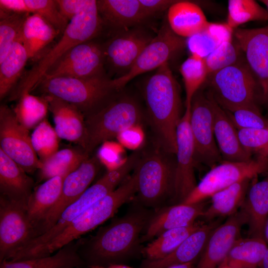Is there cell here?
<instances>
[{"label":"cell","instance_id":"1","mask_svg":"<svg viewBox=\"0 0 268 268\" xmlns=\"http://www.w3.org/2000/svg\"><path fill=\"white\" fill-rule=\"evenodd\" d=\"M143 95L148 120L156 144L175 154L176 131L181 116V101L178 83L166 63L145 81Z\"/></svg>","mask_w":268,"mask_h":268},{"label":"cell","instance_id":"2","mask_svg":"<svg viewBox=\"0 0 268 268\" xmlns=\"http://www.w3.org/2000/svg\"><path fill=\"white\" fill-rule=\"evenodd\" d=\"M104 31L97 0H89L83 10L69 22L58 42L23 74L9 94V100H17L23 94L31 93L51 67L71 48L100 37Z\"/></svg>","mask_w":268,"mask_h":268},{"label":"cell","instance_id":"3","mask_svg":"<svg viewBox=\"0 0 268 268\" xmlns=\"http://www.w3.org/2000/svg\"><path fill=\"white\" fill-rule=\"evenodd\" d=\"M34 90H38L42 95L54 96L73 105L85 119L102 110L119 91L113 78L108 75L90 78L58 77L43 79Z\"/></svg>","mask_w":268,"mask_h":268},{"label":"cell","instance_id":"4","mask_svg":"<svg viewBox=\"0 0 268 268\" xmlns=\"http://www.w3.org/2000/svg\"><path fill=\"white\" fill-rule=\"evenodd\" d=\"M144 118L143 111L135 99L118 94L102 110L85 119L84 151L90 155L99 145L116 138L125 129L142 125Z\"/></svg>","mask_w":268,"mask_h":268},{"label":"cell","instance_id":"5","mask_svg":"<svg viewBox=\"0 0 268 268\" xmlns=\"http://www.w3.org/2000/svg\"><path fill=\"white\" fill-rule=\"evenodd\" d=\"M175 154L154 143L150 150L142 152L135 168L137 193L145 204L155 206L174 193Z\"/></svg>","mask_w":268,"mask_h":268},{"label":"cell","instance_id":"6","mask_svg":"<svg viewBox=\"0 0 268 268\" xmlns=\"http://www.w3.org/2000/svg\"><path fill=\"white\" fill-rule=\"evenodd\" d=\"M134 167V162L131 159H128L118 169L107 171V173L89 187L75 201L63 211L52 227L19 249L17 251L18 256L23 257L58 236L76 217L115 190L117 186L127 177Z\"/></svg>","mask_w":268,"mask_h":268},{"label":"cell","instance_id":"7","mask_svg":"<svg viewBox=\"0 0 268 268\" xmlns=\"http://www.w3.org/2000/svg\"><path fill=\"white\" fill-rule=\"evenodd\" d=\"M208 77L209 91L223 109L257 106L259 87L244 58Z\"/></svg>","mask_w":268,"mask_h":268},{"label":"cell","instance_id":"8","mask_svg":"<svg viewBox=\"0 0 268 268\" xmlns=\"http://www.w3.org/2000/svg\"><path fill=\"white\" fill-rule=\"evenodd\" d=\"M268 171V162L256 158L247 161H222L210 168L181 203H201L237 182Z\"/></svg>","mask_w":268,"mask_h":268},{"label":"cell","instance_id":"9","mask_svg":"<svg viewBox=\"0 0 268 268\" xmlns=\"http://www.w3.org/2000/svg\"><path fill=\"white\" fill-rule=\"evenodd\" d=\"M147 217L140 212L128 214L102 229L94 238L91 252L101 261L117 259L129 253L137 241Z\"/></svg>","mask_w":268,"mask_h":268},{"label":"cell","instance_id":"10","mask_svg":"<svg viewBox=\"0 0 268 268\" xmlns=\"http://www.w3.org/2000/svg\"><path fill=\"white\" fill-rule=\"evenodd\" d=\"M120 206L119 200L114 195L106 196L76 217L58 236L27 254L21 260L51 255L103 223L113 216Z\"/></svg>","mask_w":268,"mask_h":268},{"label":"cell","instance_id":"11","mask_svg":"<svg viewBox=\"0 0 268 268\" xmlns=\"http://www.w3.org/2000/svg\"><path fill=\"white\" fill-rule=\"evenodd\" d=\"M100 37L73 47L51 67L41 80L58 77L90 78L107 75L103 41Z\"/></svg>","mask_w":268,"mask_h":268},{"label":"cell","instance_id":"12","mask_svg":"<svg viewBox=\"0 0 268 268\" xmlns=\"http://www.w3.org/2000/svg\"><path fill=\"white\" fill-rule=\"evenodd\" d=\"M110 34L103 41L105 69L111 78L112 76L118 78L131 70L141 52L153 38L144 30L135 27Z\"/></svg>","mask_w":268,"mask_h":268},{"label":"cell","instance_id":"13","mask_svg":"<svg viewBox=\"0 0 268 268\" xmlns=\"http://www.w3.org/2000/svg\"><path fill=\"white\" fill-rule=\"evenodd\" d=\"M190 126L195 146L196 165L210 168L223 161L214 134L213 111L209 99L200 89L193 98Z\"/></svg>","mask_w":268,"mask_h":268},{"label":"cell","instance_id":"14","mask_svg":"<svg viewBox=\"0 0 268 268\" xmlns=\"http://www.w3.org/2000/svg\"><path fill=\"white\" fill-rule=\"evenodd\" d=\"M0 149L27 173L38 170L42 165L29 131L19 123L12 109L5 104L0 106Z\"/></svg>","mask_w":268,"mask_h":268},{"label":"cell","instance_id":"15","mask_svg":"<svg viewBox=\"0 0 268 268\" xmlns=\"http://www.w3.org/2000/svg\"><path fill=\"white\" fill-rule=\"evenodd\" d=\"M185 47V38L175 34L168 24L164 25L143 48L131 70L124 76L113 79L116 88L120 91L136 76L157 69Z\"/></svg>","mask_w":268,"mask_h":268},{"label":"cell","instance_id":"16","mask_svg":"<svg viewBox=\"0 0 268 268\" xmlns=\"http://www.w3.org/2000/svg\"><path fill=\"white\" fill-rule=\"evenodd\" d=\"M26 207L0 197V262L37 236Z\"/></svg>","mask_w":268,"mask_h":268},{"label":"cell","instance_id":"17","mask_svg":"<svg viewBox=\"0 0 268 268\" xmlns=\"http://www.w3.org/2000/svg\"><path fill=\"white\" fill-rule=\"evenodd\" d=\"M233 37L261 90L262 102L268 106V25L256 28H239Z\"/></svg>","mask_w":268,"mask_h":268},{"label":"cell","instance_id":"18","mask_svg":"<svg viewBox=\"0 0 268 268\" xmlns=\"http://www.w3.org/2000/svg\"><path fill=\"white\" fill-rule=\"evenodd\" d=\"M191 107L186 108L176 131L174 197L179 203L184 201L197 185L195 174V146L190 126Z\"/></svg>","mask_w":268,"mask_h":268},{"label":"cell","instance_id":"19","mask_svg":"<svg viewBox=\"0 0 268 268\" xmlns=\"http://www.w3.org/2000/svg\"><path fill=\"white\" fill-rule=\"evenodd\" d=\"M101 165L97 155H90L66 176L60 197L41 222L38 236L52 227L63 211L89 187Z\"/></svg>","mask_w":268,"mask_h":268},{"label":"cell","instance_id":"20","mask_svg":"<svg viewBox=\"0 0 268 268\" xmlns=\"http://www.w3.org/2000/svg\"><path fill=\"white\" fill-rule=\"evenodd\" d=\"M245 224V216L240 209L216 227L206 242L196 268H218L235 242L240 238L242 227Z\"/></svg>","mask_w":268,"mask_h":268},{"label":"cell","instance_id":"21","mask_svg":"<svg viewBox=\"0 0 268 268\" xmlns=\"http://www.w3.org/2000/svg\"><path fill=\"white\" fill-rule=\"evenodd\" d=\"M206 94L213 111V126L215 139L223 161H247L253 158L242 146L238 130L225 111L216 101L209 91Z\"/></svg>","mask_w":268,"mask_h":268},{"label":"cell","instance_id":"22","mask_svg":"<svg viewBox=\"0 0 268 268\" xmlns=\"http://www.w3.org/2000/svg\"><path fill=\"white\" fill-rule=\"evenodd\" d=\"M44 95L48 100L54 128L59 138L72 142L84 150L86 131L84 115L70 103L54 96Z\"/></svg>","mask_w":268,"mask_h":268},{"label":"cell","instance_id":"23","mask_svg":"<svg viewBox=\"0 0 268 268\" xmlns=\"http://www.w3.org/2000/svg\"><path fill=\"white\" fill-rule=\"evenodd\" d=\"M97 7L104 30L111 32L133 28L149 18L139 0H98Z\"/></svg>","mask_w":268,"mask_h":268},{"label":"cell","instance_id":"24","mask_svg":"<svg viewBox=\"0 0 268 268\" xmlns=\"http://www.w3.org/2000/svg\"><path fill=\"white\" fill-rule=\"evenodd\" d=\"M34 186L33 180L0 149V196L27 208Z\"/></svg>","mask_w":268,"mask_h":268},{"label":"cell","instance_id":"25","mask_svg":"<svg viewBox=\"0 0 268 268\" xmlns=\"http://www.w3.org/2000/svg\"><path fill=\"white\" fill-rule=\"evenodd\" d=\"M204 209L201 202L193 204L180 203L165 208L149 222L142 241H148L164 232L190 226L203 216Z\"/></svg>","mask_w":268,"mask_h":268},{"label":"cell","instance_id":"26","mask_svg":"<svg viewBox=\"0 0 268 268\" xmlns=\"http://www.w3.org/2000/svg\"><path fill=\"white\" fill-rule=\"evenodd\" d=\"M240 209L245 216L250 237L264 238L268 218V171L263 180L251 184Z\"/></svg>","mask_w":268,"mask_h":268},{"label":"cell","instance_id":"27","mask_svg":"<svg viewBox=\"0 0 268 268\" xmlns=\"http://www.w3.org/2000/svg\"><path fill=\"white\" fill-rule=\"evenodd\" d=\"M217 223L201 225L188 236L173 252L164 258L148 260L144 268H166L170 266L195 261L201 254Z\"/></svg>","mask_w":268,"mask_h":268},{"label":"cell","instance_id":"28","mask_svg":"<svg viewBox=\"0 0 268 268\" xmlns=\"http://www.w3.org/2000/svg\"><path fill=\"white\" fill-rule=\"evenodd\" d=\"M168 25L178 36L188 38L203 30L208 24L199 5L188 0H177L168 9Z\"/></svg>","mask_w":268,"mask_h":268},{"label":"cell","instance_id":"29","mask_svg":"<svg viewBox=\"0 0 268 268\" xmlns=\"http://www.w3.org/2000/svg\"><path fill=\"white\" fill-rule=\"evenodd\" d=\"M67 174L58 175L45 181L35 188L29 198L27 212L38 235L41 222L60 197L63 182Z\"/></svg>","mask_w":268,"mask_h":268},{"label":"cell","instance_id":"30","mask_svg":"<svg viewBox=\"0 0 268 268\" xmlns=\"http://www.w3.org/2000/svg\"><path fill=\"white\" fill-rule=\"evenodd\" d=\"M61 32L37 14H30L22 26L19 39L30 59L40 55Z\"/></svg>","mask_w":268,"mask_h":268},{"label":"cell","instance_id":"31","mask_svg":"<svg viewBox=\"0 0 268 268\" xmlns=\"http://www.w3.org/2000/svg\"><path fill=\"white\" fill-rule=\"evenodd\" d=\"M246 179L214 194L210 206L204 210L202 217L210 220L216 217L230 216L241 208L251 185Z\"/></svg>","mask_w":268,"mask_h":268},{"label":"cell","instance_id":"32","mask_svg":"<svg viewBox=\"0 0 268 268\" xmlns=\"http://www.w3.org/2000/svg\"><path fill=\"white\" fill-rule=\"evenodd\" d=\"M29 59L28 52L18 40L0 62V99L9 95L23 75L25 67Z\"/></svg>","mask_w":268,"mask_h":268},{"label":"cell","instance_id":"33","mask_svg":"<svg viewBox=\"0 0 268 268\" xmlns=\"http://www.w3.org/2000/svg\"><path fill=\"white\" fill-rule=\"evenodd\" d=\"M234 30L225 23L209 22L201 31L186 39L192 55L205 58L221 44L232 40Z\"/></svg>","mask_w":268,"mask_h":268},{"label":"cell","instance_id":"34","mask_svg":"<svg viewBox=\"0 0 268 268\" xmlns=\"http://www.w3.org/2000/svg\"><path fill=\"white\" fill-rule=\"evenodd\" d=\"M268 249V244L263 238L240 237L235 242L224 261L236 268H257Z\"/></svg>","mask_w":268,"mask_h":268},{"label":"cell","instance_id":"35","mask_svg":"<svg viewBox=\"0 0 268 268\" xmlns=\"http://www.w3.org/2000/svg\"><path fill=\"white\" fill-rule=\"evenodd\" d=\"M69 244L48 256L17 261L3 260L0 268H76L81 264L77 250Z\"/></svg>","mask_w":268,"mask_h":268},{"label":"cell","instance_id":"36","mask_svg":"<svg viewBox=\"0 0 268 268\" xmlns=\"http://www.w3.org/2000/svg\"><path fill=\"white\" fill-rule=\"evenodd\" d=\"M90 156L80 147L59 150L42 162L38 170L39 180L46 181L58 175L68 174Z\"/></svg>","mask_w":268,"mask_h":268},{"label":"cell","instance_id":"37","mask_svg":"<svg viewBox=\"0 0 268 268\" xmlns=\"http://www.w3.org/2000/svg\"><path fill=\"white\" fill-rule=\"evenodd\" d=\"M12 110L19 123L29 131L35 129L46 119L49 110V103L45 95L28 92L19 98Z\"/></svg>","mask_w":268,"mask_h":268},{"label":"cell","instance_id":"38","mask_svg":"<svg viewBox=\"0 0 268 268\" xmlns=\"http://www.w3.org/2000/svg\"><path fill=\"white\" fill-rule=\"evenodd\" d=\"M201 225L198 223L186 227L167 230L149 243L144 250L148 260H157L173 252L188 236Z\"/></svg>","mask_w":268,"mask_h":268},{"label":"cell","instance_id":"39","mask_svg":"<svg viewBox=\"0 0 268 268\" xmlns=\"http://www.w3.org/2000/svg\"><path fill=\"white\" fill-rule=\"evenodd\" d=\"M179 71L185 89L186 108H190L193 97L208 76L204 58L191 54L181 64Z\"/></svg>","mask_w":268,"mask_h":268},{"label":"cell","instance_id":"40","mask_svg":"<svg viewBox=\"0 0 268 268\" xmlns=\"http://www.w3.org/2000/svg\"><path fill=\"white\" fill-rule=\"evenodd\" d=\"M268 20V10L254 0H229L226 23L233 30L254 21Z\"/></svg>","mask_w":268,"mask_h":268},{"label":"cell","instance_id":"41","mask_svg":"<svg viewBox=\"0 0 268 268\" xmlns=\"http://www.w3.org/2000/svg\"><path fill=\"white\" fill-rule=\"evenodd\" d=\"M29 14L0 10V62L19 39L24 21Z\"/></svg>","mask_w":268,"mask_h":268},{"label":"cell","instance_id":"42","mask_svg":"<svg viewBox=\"0 0 268 268\" xmlns=\"http://www.w3.org/2000/svg\"><path fill=\"white\" fill-rule=\"evenodd\" d=\"M31 138L34 149L41 162L59 150L60 138L46 118L34 129Z\"/></svg>","mask_w":268,"mask_h":268},{"label":"cell","instance_id":"43","mask_svg":"<svg viewBox=\"0 0 268 268\" xmlns=\"http://www.w3.org/2000/svg\"><path fill=\"white\" fill-rule=\"evenodd\" d=\"M244 58L238 43L232 40L221 44L204 60L209 76L236 64Z\"/></svg>","mask_w":268,"mask_h":268},{"label":"cell","instance_id":"44","mask_svg":"<svg viewBox=\"0 0 268 268\" xmlns=\"http://www.w3.org/2000/svg\"><path fill=\"white\" fill-rule=\"evenodd\" d=\"M240 142L252 157L268 162V129L239 130Z\"/></svg>","mask_w":268,"mask_h":268},{"label":"cell","instance_id":"45","mask_svg":"<svg viewBox=\"0 0 268 268\" xmlns=\"http://www.w3.org/2000/svg\"><path fill=\"white\" fill-rule=\"evenodd\" d=\"M224 110L238 130L268 129V119L263 116L257 106Z\"/></svg>","mask_w":268,"mask_h":268},{"label":"cell","instance_id":"46","mask_svg":"<svg viewBox=\"0 0 268 268\" xmlns=\"http://www.w3.org/2000/svg\"><path fill=\"white\" fill-rule=\"evenodd\" d=\"M30 14H37L52 24L61 34L69 21L61 14L56 0H25Z\"/></svg>","mask_w":268,"mask_h":268},{"label":"cell","instance_id":"47","mask_svg":"<svg viewBox=\"0 0 268 268\" xmlns=\"http://www.w3.org/2000/svg\"><path fill=\"white\" fill-rule=\"evenodd\" d=\"M125 149L118 141L108 140L101 144L96 155L101 164L111 171L121 167L127 161L128 157Z\"/></svg>","mask_w":268,"mask_h":268},{"label":"cell","instance_id":"48","mask_svg":"<svg viewBox=\"0 0 268 268\" xmlns=\"http://www.w3.org/2000/svg\"><path fill=\"white\" fill-rule=\"evenodd\" d=\"M142 126L133 125L122 131L116 137L118 142L125 148L134 151L140 150L145 137Z\"/></svg>","mask_w":268,"mask_h":268},{"label":"cell","instance_id":"49","mask_svg":"<svg viewBox=\"0 0 268 268\" xmlns=\"http://www.w3.org/2000/svg\"><path fill=\"white\" fill-rule=\"evenodd\" d=\"M61 14L69 22L80 13L89 0H56Z\"/></svg>","mask_w":268,"mask_h":268},{"label":"cell","instance_id":"50","mask_svg":"<svg viewBox=\"0 0 268 268\" xmlns=\"http://www.w3.org/2000/svg\"><path fill=\"white\" fill-rule=\"evenodd\" d=\"M147 16L159 14L169 8L177 0H139Z\"/></svg>","mask_w":268,"mask_h":268},{"label":"cell","instance_id":"51","mask_svg":"<svg viewBox=\"0 0 268 268\" xmlns=\"http://www.w3.org/2000/svg\"><path fill=\"white\" fill-rule=\"evenodd\" d=\"M0 10L8 13L30 14L25 0H0Z\"/></svg>","mask_w":268,"mask_h":268},{"label":"cell","instance_id":"52","mask_svg":"<svg viewBox=\"0 0 268 268\" xmlns=\"http://www.w3.org/2000/svg\"><path fill=\"white\" fill-rule=\"evenodd\" d=\"M90 268H133L129 266L119 264H111L108 266H104L100 265L93 264L89 266Z\"/></svg>","mask_w":268,"mask_h":268},{"label":"cell","instance_id":"53","mask_svg":"<svg viewBox=\"0 0 268 268\" xmlns=\"http://www.w3.org/2000/svg\"><path fill=\"white\" fill-rule=\"evenodd\" d=\"M194 262L195 261L186 263L174 265L166 268H194Z\"/></svg>","mask_w":268,"mask_h":268},{"label":"cell","instance_id":"54","mask_svg":"<svg viewBox=\"0 0 268 268\" xmlns=\"http://www.w3.org/2000/svg\"><path fill=\"white\" fill-rule=\"evenodd\" d=\"M257 268H268V249L262 261Z\"/></svg>","mask_w":268,"mask_h":268},{"label":"cell","instance_id":"55","mask_svg":"<svg viewBox=\"0 0 268 268\" xmlns=\"http://www.w3.org/2000/svg\"><path fill=\"white\" fill-rule=\"evenodd\" d=\"M264 237V239H265V241H266V242L268 244V219L267 220V222H266V225H265V227Z\"/></svg>","mask_w":268,"mask_h":268},{"label":"cell","instance_id":"56","mask_svg":"<svg viewBox=\"0 0 268 268\" xmlns=\"http://www.w3.org/2000/svg\"><path fill=\"white\" fill-rule=\"evenodd\" d=\"M218 268H234L229 265V264H228L227 263H226V262L224 261Z\"/></svg>","mask_w":268,"mask_h":268},{"label":"cell","instance_id":"57","mask_svg":"<svg viewBox=\"0 0 268 268\" xmlns=\"http://www.w3.org/2000/svg\"><path fill=\"white\" fill-rule=\"evenodd\" d=\"M260 1L265 5L266 9L268 10V0H261Z\"/></svg>","mask_w":268,"mask_h":268}]
</instances>
